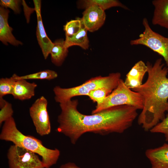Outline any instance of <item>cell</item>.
<instances>
[{
    "label": "cell",
    "mask_w": 168,
    "mask_h": 168,
    "mask_svg": "<svg viewBox=\"0 0 168 168\" xmlns=\"http://www.w3.org/2000/svg\"><path fill=\"white\" fill-rule=\"evenodd\" d=\"M78 101L70 100L59 103L61 111L58 117L56 131L68 137L75 144L83 134L92 133L102 135L121 133L130 128L138 115V109L129 105L110 107L87 115L77 110Z\"/></svg>",
    "instance_id": "6da1fadb"
},
{
    "label": "cell",
    "mask_w": 168,
    "mask_h": 168,
    "mask_svg": "<svg viewBox=\"0 0 168 168\" xmlns=\"http://www.w3.org/2000/svg\"><path fill=\"white\" fill-rule=\"evenodd\" d=\"M146 65V81L132 90L142 97L143 107L138 122L145 131H148L162 121L168 111V67L161 58L154 64L147 62Z\"/></svg>",
    "instance_id": "7a4b0ae2"
},
{
    "label": "cell",
    "mask_w": 168,
    "mask_h": 168,
    "mask_svg": "<svg viewBox=\"0 0 168 168\" xmlns=\"http://www.w3.org/2000/svg\"><path fill=\"white\" fill-rule=\"evenodd\" d=\"M0 139L11 142L13 144L32 152L42 157L45 168H49L55 164L60 155L57 148L50 149L44 146L41 141L30 135H26L17 128L13 117L4 122L0 134Z\"/></svg>",
    "instance_id": "3957f363"
},
{
    "label": "cell",
    "mask_w": 168,
    "mask_h": 168,
    "mask_svg": "<svg viewBox=\"0 0 168 168\" xmlns=\"http://www.w3.org/2000/svg\"><path fill=\"white\" fill-rule=\"evenodd\" d=\"M119 72L110 73L106 76H98L92 77L79 86L68 88L56 86L53 88L54 100L60 103L71 100L75 96H88L92 90L103 87H111L115 89L121 79Z\"/></svg>",
    "instance_id": "277c9868"
},
{
    "label": "cell",
    "mask_w": 168,
    "mask_h": 168,
    "mask_svg": "<svg viewBox=\"0 0 168 168\" xmlns=\"http://www.w3.org/2000/svg\"><path fill=\"white\" fill-rule=\"evenodd\" d=\"M129 105L142 110L143 100L139 93L131 90L120 79L117 87L105 99L100 105L96 106L91 114L99 113L108 108L121 105Z\"/></svg>",
    "instance_id": "5b68a950"
},
{
    "label": "cell",
    "mask_w": 168,
    "mask_h": 168,
    "mask_svg": "<svg viewBox=\"0 0 168 168\" xmlns=\"http://www.w3.org/2000/svg\"><path fill=\"white\" fill-rule=\"evenodd\" d=\"M142 23L144 29L143 33L138 38L131 40L130 44L147 47L161 56L168 67V36H164L153 31L147 18L143 19Z\"/></svg>",
    "instance_id": "8992f818"
},
{
    "label": "cell",
    "mask_w": 168,
    "mask_h": 168,
    "mask_svg": "<svg viewBox=\"0 0 168 168\" xmlns=\"http://www.w3.org/2000/svg\"><path fill=\"white\" fill-rule=\"evenodd\" d=\"M9 168H45L37 154L13 144L7 154Z\"/></svg>",
    "instance_id": "52a82bcc"
},
{
    "label": "cell",
    "mask_w": 168,
    "mask_h": 168,
    "mask_svg": "<svg viewBox=\"0 0 168 168\" xmlns=\"http://www.w3.org/2000/svg\"><path fill=\"white\" fill-rule=\"evenodd\" d=\"M47 105V99L42 96L35 101L29 110L30 115L36 132L41 136L48 135L51 132Z\"/></svg>",
    "instance_id": "ba28073f"
},
{
    "label": "cell",
    "mask_w": 168,
    "mask_h": 168,
    "mask_svg": "<svg viewBox=\"0 0 168 168\" xmlns=\"http://www.w3.org/2000/svg\"><path fill=\"white\" fill-rule=\"evenodd\" d=\"M33 2L37 18L36 37L44 58L46 59L50 54V50L53 45V43L47 35L43 24L41 12V1L40 0H34Z\"/></svg>",
    "instance_id": "9c48e42d"
},
{
    "label": "cell",
    "mask_w": 168,
    "mask_h": 168,
    "mask_svg": "<svg viewBox=\"0 0 168 168\" xmlns=\"http://www.w3.org/2000/svg\"><path fill=\"white\" fill-rule=\"evenodd\" d=\"M82 18L88 31L93 32L98 30L104 24L106 14L105 11L96 6H91L85 9Z\"/></svg>",
    "instance_id": "30bf717a"
},
{
    "label": "cell",
    "mask_w": 168,
    "mask_h": 168,
    "mask_svg": "<svg viewBox=\"0 0 168 168\" xmlns=\"http://www.w3.org/2000/svg\"><path fill=\"white\" fill-rule=\"evenodd\" d=\"M9 12L7 8L0 7V40L5 45H7L8 43L14 46L22 45V42L16 40L13 35V28L9 25Z\"/></svg>",
    "instance_id": "8fae6325"
},
{
    "label": "cell",
    "mask_w": 168,
    "mask_h": 168,
    "mask_svg": "<svg viewBox=\"0 0 168 168\" xmlns=\"http://www.w3.org/2000/svg\"><path fill=\"white\" fill-rule=\"evenodd\" d=\"M145 154L151 164V168H168V143L147 149Z\"/></svg>",
    "instance_id": "7c38bea8"
},
{
    "label": "cell",
    "mask_w": 168,
    "mask_h": 168,
    "mask_svg": "<svg viewBox=\"0 0 168 168\" xmlns=\"http://www.w3.org/2000/svg\"><path fill=\"white\" fill-rule=\"evenodd\" d=\"M147 71L146 64L142 60L138 61L127 74L124 81L125 84L132 90L138 87L142 84V80Z\"/></svg>",
    "instance_id": "4fadbf2b"
},
{
    "label": "cell",
    "mask_w": 168,
    "mask_h": 168,
    "mask_svg": "<svg viewBox=\"0 0 168 168\" xmlns=\"http://www.w3.org/2000/svg\"><path fill=\"white\" fill-rule=\"evenodd\" d=\"M37 86L34 82H30L25 79L16 80L12 95L15 99L21 101L29 100L35 96Z\"/></svg>",
    "instance_id": "5bb4252c"
},
{
    "label": "cell",
    "mask_w": 168,
    "mask_h": 168,
    "mask_svg": "<svg viewBox=\"0 0 168 168\" xmlns=\"http://www.w3.org/2000/svg\"><path fill=\"white\" fill-rule=\"evenodd\" d=\"M152 2L154 8L152 24L168 29V0H154Z\"/></svg>",
    "instance_id": "9a60e30c"
},
{
    "label": "cell",
    "mask_w": 168,
    "mask_h": 168,
    "mask_svg": "<svg viewBox=\"0 0 168 168\" xmlns=\"http://www.w3.org/2000/svg\"><path fill=\"white\" fill-rule=\"evenodd\" d=\"M64 44L63 39H57L53 43L50 54L52 62L56 66H61L67 56L68 51Z\"/></svg>",
    "instance_id": "2e32d148"
},
{
    "label": "cell",
    "mask_w": 168,
    "mask_h": 168,
    "mask_svg": "<svg viewBox=\"0 0 168 168\" xmlns=\"http://www.w3.org/2000/svg\"><path fill=\"white\" fill-rule=\"evenodd\" d=\"M87 31L84 25L81 30L76 34L70 37H66L65 47L68 49L71 46L77 45L84 49H87L89 47Z\"/></svg>",
    "instance_id": "e0dca14e"
},
{
    "label": "cell",
    "mask_w": 168,
    "mask_h": 168,
    "mask_svg": "<svg viewBox=\"0 0 168 168\" xmlns=\"http://www.w3.org/2000/svg\"><path fill=\"white\" fill-rule=\"evenodd\" d=\"M79 6L82 8L86 9L94 5L100 7L104 11L114 7H119L129 10L126 6L116 0H83L79 1Z\"/></svg>",
    "instance_id": "ac0fdd59"
},
{
    "label": "cell",
    "mask_w": 168,
    "mask_h": 168,
    "mask_svg": "<svg viewBox=\"0 0 168 168\" xmlns=\"http://www.w3.org/2000/svg\"><path fill=\"white\" fill-rule=\"evenodd\" d=\"M58 76L57 73L51 70H45L22 76H19L14 74L12 77L16 80L18 79L46 80H50L56 78Z\"/></svg>",
    "instance_id": "d6986e66"
},
{
    "label": "cell",
    "mask_w": 168,
    "mask_h": 168,
    "mask_svg": "<svg viewBox=\"0 0 168 168\" xmlns=\"http://www.w3.org/2000/svg\"><path fill=\"white\" fill-rule=\"evenodd\" d=\"M114 89L111 87L98 88L91 91L88 96L94 102L96 103V105H99Z\"/></svg>",
    "instance_id": "ffe728a7"
},
{
    "label": "cell",
    "mask_w": 168,
    "mask_h": 168,
    "mask_svg": "<svg viewBox=\"0 0 168 168\" xmlns=\"http://www.w3.org/2000/svg\"><path fill=\"white\" fill-rule=\"evenodd\" d=\"M84 26L82 18L71 20L67 22L63 26L65 37H70L76 34Z\"/></svg>",
    "instance_id": "44dd1931"
},
{
    "label": "cell",
    "mask_w": 168,
    "mask_h": 168,
    "mask_svg": "<svg viewBox=\"0 0 168 168\" xmlns=\"http://www.w3.org/2000/svg\"><path fill=\"white\" fill-rule=\"evenodd\" d=\"M12 76L0 79V98L7 95H12L16 81Z\"/></svg>",
    "instance_id": "7402d4cb"
},
{
    "label": "cell",
    "mask_w": 168,
    "mask_h": 168,
    "mask_svg": "<svg viewBox=\"0 0 168 168\" xmlns=\"http://www.w3.org/2000/svg\"><path fill=\"white\" fill-rule=\"evenodd\" d=\"M150 131L152 133H161L164 135L165 140L168 142V114L165 118Z\"/></svg>",
    "instance_id": "603a6c76"
},
{
    "label": "cell",
    "mask_w": 168,
    "mask_h": 168,
    "mask_svg": "<svg viewBox=\"0 0 168 168\" xmlns=\"http://www.w3.org/2000/svg\"><path fill=\"white\" fill-rule=\"evenodd\" d=\"M0 108V125L1 126L3 123L12 117L14 111L12 104L7 101Z\"/></svg>",
    "instance_id": "cb8c5ba5"
},
{
    "label": "cell",
    "mask_w": 168,
    "mask_h": 168,
    "mask_svg": "<svg viewBox=\"0 0 168 168\" xmlns=\"http://www.w3.org/2000/svg\"><path fill=\"white\" fill-rule=\"evenodd\" d=\"M22 1L20 0H1L0 6L12 10L16 14H20L21 12L20 5Z\"/></svg>",
    "instance_id": "d4e9b609"
},
{
    "label": "cell",
    "mask_w": 168,
    "mask_h": 168,
    "mask_svg": "<svg viewBox=\"0 0 168 168\" xmlns=\"http://www.w3.org/2000/svg\"><path fill=\"white\" fill-rule=\"evenodd\" d=\"M60 168H80L75 164L71 162H68L62 165Z\"/></svg>",
    "instance_id": "484cf974"
}]
</instances>
